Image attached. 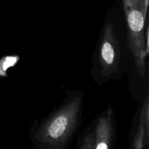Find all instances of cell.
<instances>
[{
	"label": "cell",
	"instance_id": "1",
	"mask_svg": "<svg viewBox=\"0 0 149 149\" xmlns=\"http://www.w3.org/2000/svg\"><path fill=\"white\" fill-rule=\"evenodd\" d=\"M131 58L123 15L119 4L107 10L93 54L90 74L100 86L128 74Z\"/></svg>",
	"mask_w": 149,
	"mask_h": 149
},
{
	"label": "cell",
	"instance_id": "2",
	"mask_svg": "<svg viewBox=\"0 0 149 149\" xmlns=\"http://www.w3.org/2000/svg\"><path fill=\"white\" fill-rule=\"evenodd\" d=\"M130 52L128 89L138 102L149 92V0H119Z\"/></svg>",
	"mask_w": 149,
	"mask_h": 149
},
{
	"label": "cell",
	"instance_id": "3",
	"mask_svg": "<svg viewBox=\"0 0 149 149\" xmlns=\"http://www.w3.org/2000/svg\"><path fill=\"white\" fill-rule=\"evenodd\" d=\"M84 93L68 90L61 104L29 128V137L33 149H67L82 121Z\"/></svg>",
	"mask_w": 149,
	"mask_h": 149
},
{
	"label": "cell",
	"instance_id": "4",
	"mask_svg": "<svg viewBox=\"0 0 149 149\" xmlns=\"http://www.w3.org/2000/svg\"><path fill=\"white\" fill-rule=\"evenodd\" d=\"M117 122L114 109L109 105L84 128L77 138V149H111L115 146Z\"/></svg>",
	"mask_w": 149,
	"mask_h": 149
},
{
	"label": "cell",
	"instance_id": "5",
	"mask_svg": "<svg viewBox=\"0 0 149 149\" xmlns=\"http://www.w3.org/2000/svg\"><path fill=\"white\" fill-rule=\"evenodd\" d=\"M128 136L130 149H148L149 146V92L138 102Z\"/></svg>",
	"mask_w": 149,
	"mask_h": 149
},
{
	"label": "cell",
	"instance_id": "6",
	"mask_svg": "<svg viewBox=\"0 0 149 149\" xmlns=\"http://www.w3.org/2000/svg\"><path fill=\"white\" fill-rule=\"evenodd\" d=\"M18 55H6L0 59V77H7L9 68L14 67L20 61Z\"/></svg>",
	"mask_w": 149,
	"mask_h": 149
}]
</instances>
